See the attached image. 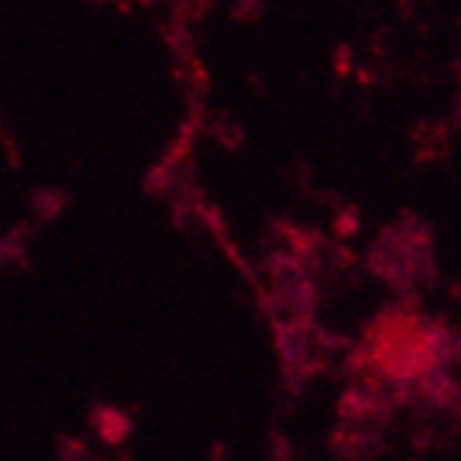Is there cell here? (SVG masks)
Returning a JSON list of instances; mask_svg holds the SVG:
<instances>
[]
</instances>
